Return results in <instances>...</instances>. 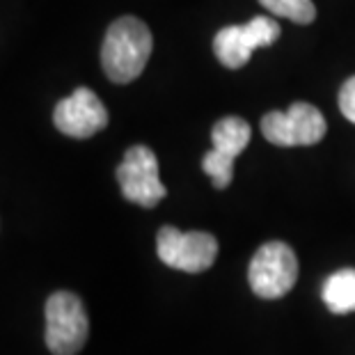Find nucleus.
Wrapping results in <instances>:
<instances>
[{
  "mask_svg": "<svg viewBox=\"0 0 355 355\" xmlns=\"http://www.w3.org/2000/svg\"><path fill=\"white\" fill-rule=\"evenodd\" d=\"M279 37V24L270 17H254L243 26H227L214 37V53L227 69L250 62L254 49H266Z\"/></svg>",
  "mask_w": 355,
  "mask_h": 355,
  "instance_id": "nucleus-7",
  "label": "nucleus"
},
{
  "mask_svg": "<svg viewBox=\"0 0 355 355\" xmlns=\"http://www.w3.org/2000/svg\"><path fill=\"white\" fill-rule=\"evenodd\" d=\"M53 124L69 138L85 140L108 126V110L89 87H76L71 96L55 105Z\"/></svg>",
  "mask_w": 355,
  "mask_h": 355,
  "instance_id": "nucleus-8",
  "label": "nucleus"
},
{
  "mask_svg": "<svg viewBox=\"0 0 355 355\" xmlns=\"http://www.w3.org/2000/svg\"><path fill=\"white\" fill-rule=\"evenodd\" d=\"M263 10H268L273 17L289 19L293 24L307 26L316 19V7L312 0H259Z\"/></svg>",
  "mask_w": 355,
  "mask_h": 355,
  "instance_id": "nucleus-11",
  "label": "nucleus"
},
{
  "mask_svg": "<svg viewBox=\"0 0 355 355\" xmlns=\"http://www.w3.org/2000/svg\"><path fill=\"white\" fill-rule=\"evenodd\" d=\"M298 279V259L293 250L282 241L263 243L254 252L250 268H248V282L259 298L275 300L286 296Z\"/></svg>",
  "mask_w": 355,
  "mask_h": 355,
  "instance_id": "nucleus-3",
  "label": "nucleus"
},
{
  "mask_svg": "<svg viewBox=\"0 0 355 355\" xmlns=\"http://www.w3.org/2000/svg\"><path fill=\"white\" fill-rule=\"evenodd\" d=\"M234 161H236L234 156L218 152V149H211L202 158V170L211 177L216 188H227L234 177Z\"/></svg>",
  "mask_w": 355,
  "mask_h": 355,
  "instance_id": "nucleus-12",
  "label": "nucleus"
},
{
  "mask_svg": "<svg viewBox=\"0 0 355 355\" xmlns=\"http://www.w3.org/2000/svg\"><path fill=\"white\" fill-rule=\"evenodd\" d=\"M321 298L332 314L355 312V268H342L323 282Z\"/></svg>",
  "mask_w": 355,
  "mask_h": 355,
  "instance_id": "nucleus-9",
  "label": "nucleus"
},
{
  "mask_svg": "<svg viewBox=\"0 0 355 355\" xmlns=\"http://www.w3.org/2000/svg\"><path fill=\"white\" fill-rule=\"evenodd\" d=\"M46 346L53 355H76L89 335V321L83 300L71 291H55L46 300Z\"/></svg>",
  "mask_w": 355,
  "mask_h": 355,
  "instance_id": "nucleus-2",
  "label": "nucleus"
},
{
  "mask_svg": "<svg viewBox=\"0 0 355 355\" xmlns=\"http://www.w3.org/2000/svg\"><path fill=\"white\" fill-rule=\"evenodd\" d=\"M117 181L124 200L145 209H154L168 195V188L158 177V158L145 145H133L126 149L117 168Z\"/></svg>",
  "mask_w": 355,
  "mask_h": 355,
  "instance_id": "nucleus-6",
  "label": "nucleus"
},
{
  "mask_svg": "<svg viewBox=\"0 0 355 355\" xmlns=\"http://www.w3.org/2000/svg\"><path fill=\"white\" fill-rule=\"evenodd\" d=\"M154 37L138 17H119L110 24L101 46L103 71L112 83L126 85L145 71L152 58Z\"/></svg>",
  "mask_w": 355,
  "mask_h": 355,
  "instance_id": "nucleus-1",
  "label": "nucleus"
},
{
  "mask_svg": "<svg viewBox=\"0 0 355 355\" xmlns=\"http://www.w3.org/2000/svg\"><path fill=\"white\" fill-rule=\"evenodd\" d=\"M339 110L349 122L355 124V76L346 80L339 89Z\"/></svg>",
  "mask_w": 355,
  "mask_h": 355,
  "instance_id": "nucleus-13",
  "label": "nucleus"
},
{
  "mask_svg": "<svg viewBox=\"0 0 355 355\" xmlns=\"http://www.w3.org/2000/svg\"><path fill=\"white\" fill-rule=\"evenodd\" d=\"M156 252L165 266L184 273H204L218 257V241L207 232H179L177 227L158 230Z\"/></svg>",
  "mask_w": 355,
  "mask_h": 355,
  "instance_id": "nucleus-5",
  "label": "nucleus"
},
{
  "mask_svg": "<svg viewBox=\"0 0 355 355\" xmlns=\"http://www.w3.org/2000/svg\"><path fill=\"white\" fill-rule=\"evenodd\" d=\"M250 124L241 117H223L214 124L211 131V140H214V149L225 152L236 158L245 152L248 142H250Z\"/></svg>",
  "mask_w": 355,
  "mask_h": 355,
  "instance_id": "nucleus-10",
  "label": "nucleus"
},
{
  "mask_svg": "<svg viewBox=\"0 0 355 355\" xmlns=\"http://www.w3.org/2000/svg\"><path fill=\"white\" fill-rule=\"evenodd\" d=\"M326 117L312 103L298 101L289 110H270L261 117V133L277 147H309L323 140Z\"/></svg>",
  "mask_w": 355,
  "mask_h": 355,
  "instance_id": "nucleus-4",
  "label": "nucleus"
}]
</instances>
